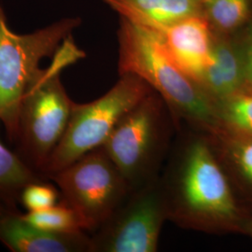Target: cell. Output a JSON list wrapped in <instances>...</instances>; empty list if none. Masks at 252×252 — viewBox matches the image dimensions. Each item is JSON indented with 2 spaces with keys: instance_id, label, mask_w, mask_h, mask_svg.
<instances>
[{
  "instance_id": "cell-1",
  "label": "cell",
  "mask_w": 252,
  "mask_h": 252,
  "mask_svg": "<svg viewBox=\"0 0 252 252\" xmlns=\"http://www.w3.org/2000/svg\"><path fill=\"white\" fill-rule=\"evenodd\" d=\"M161 180L168 220L206 234H242L249 209L235 194L206 132L180 126Z\"/></svg>"
},
{
  "instance_id": "cell-2",
  "label": "cell",
  "mask_w": 252,
  "mask_h": 252,
  "mask_svg": "<svg viewBox=\"0 0 252 252\" xmlns=\"http://www.w3.org/2000/svg\"><path fill=\"white\" fill-rule=\"evenodd\" d=\"M119 73L139 77L168 105L178 124L209 133L216 127L212 103L165 53L158 34L121 18Z\"/></svg>"
},
{
  "instance_id": "cell-3",
  "label": "cell",
  "mask_w": 252,
  "mask_h": 252,
  "mask_svg": "<svg viewBox=\"0 0 252 252\" xmlns=\"http://www.w3.org/2000/svg\"><path fill=\"white\" fill-rule=\"evenodd\" d=\"M82 55L71 36H68L54 54L52 63L40 68L31 81L20 106L14 141L17 154L43 177L46 164L63 137L75 105L63 88L60 75Z\"/></svg>"
},
{
  "instance_id": "cell-4",
  "label": "cell",
  "mask_w": 252,
  "mask_h": 252,
  "mask_svg": "<svg viewBox=\"0 0 252 252\" xmlns=\"http://www.w3.org/2000/svg\"><path fill=\"white\" fill-rule=\"evenodd\" d=\"M180 125L155 91L127 112L102 147L130 189L158 180Z\"/></svg>"
},
{
  "instance_id": "cell-5",
  "label": "cell",
  "mask_w": 252,
  "mask_h": 252,
  "mask_svg": "<svg viewBox=\"0 0 252 252\" xmlns=\"http://www.w3.org/2000/svg\"><path fill=\"white\" fill-rule=\"evenodd\" d=\"M79 24L78 19H63L33 33L19 35L9 28L0 6V121L10 141L16 139L20 106L40 69V61L53 58Z\"/></svg>"
},
{
  "instance_id": "cell-6",
  "label": "cell",
  "mask_w": 252,
  "mask_h": 252,
  "mask_svg": "<svg viewBox=\"0 0 252 252\" xmlns=\"http://www.w3.org/2000/svg\"><path fill=\"white\" fill-rule=\"evenodd\" d=\"M120 76L116 84L103 96L87 104L75 103L63 137L46 164L43 174L47 179L102 147L122 118L154 91L135 75Z\"/></svg>"
},
{
  "instance_id": "cell-7",
  "label": "cell",
  "mask_w": 252,
  "mask_h": 252,
  "mask_svg": "<svg viewBox=\"0 0 252 252\" xmlns=\"http://www.w3.org/2000/svg\"><path fill=\"white\" fill-rule=\"evenodd\" d=\"M48 179L57 185L61 200L81 216L87 233L96 231L131 190L103 147L84 154Z\"/></svg>"
},
{
  "instance_id": "cell-8",
  "label": "cell",
  "mask_w": 252,
  "mask_h": 252,
  "mask_svg": "<svg viewBox=\"0 0 252 252\" xmlns=\"http://www.w3.org/2000/svg\"><path fill=\"white\" fill-rule=\"evenodd\" d=\"M168 210L161 177L131 189L113 214L92 233V252L158 251Z\"/></svg>"
},
{
  "instance_id": "cell-9",
  "label": "cell",
  "mask_w": 252,
  "mask_h": 252,
  "mask_svg": "<svg viewBox=\"0 0 252 252\" xmlns=\"http://www.w3.org/2000/svg\"><path fill=\"white\" fill-rule=\"evenodd\" d=\"M0 241L15 252H92L87 232L51 233L30 224L16 205L0 200Z\"/></svg>"
},
{
  "instance_id": "cell-10",
  "label": "cell",
  "mask_w": 252,
  "mask_h": 252,
  "mask_svg": "<svg viewBox=\"0 0 252 252\" xmlns=\"http://www.w3.org/2000/svg\"><path fill=\"white\" fill-rule=\"evenodd\" d=\"M158 36L169 58L197 83L213 60L214 31L206 15L183 19Z\"/></svg>"
},
{
  "instance_id": "cell-11",
  "label": "cell",
  "mask_w": 252,
  "mask_h": 252,
  "mask_svg": "<svg viewBox=\"0 0 252 252\" xmlns=\"http://www.w3.org/2000/svg\"><path fill=\"white\" fill-rule=\"evenodd\" d=\"M245 81L242 47L235 35L214 32L213 60L197 84L214 105L241 92Z\"/></svg>"
},
{
  "instance_id": "cell-12",
  "label": "cell",
  "mask_w": 252,
  "mask_h": 252,
  "mask_svg": "<svg viewBox=\"0 0 252 252\" xmlns=\"http://www.w3.org/2000/svg\"><path fill=\"white\" fill-rule=\"evenodd\" d=\"M207 134L235 194L245 207L252 209V135L219 127Z\"/></svg>"
},
{
  "instance_id": "cell-13",
  "label": "cell",
  "mask_w": 252,
  "mask_h": 252,
  "mask_svg": "<svg viewBox=\"0 0 252 252\" xmlns=\"http://www.w3.org/2000/svg\"><path fill=\"white\" fill-rule=\"evenodd\" d=\"M121 18L156 34L192 15L204 13L203 0H103Z\"/></svg>"
},
{
  "instance_id": "cell-14",
  "label": "cell",
  "mask_w": 252,
  "mask_h": 252,
  "mask_svg": "<svg viewBox=\"0 0 252 252\" xmlns=\"http://www.w3.org/2000/svg\"><path fill=\"white\" fill-rule=\"evenodd\" d=\"M203 9L217 34L235 35L252 23V0H203Z\"/></svg>"
},
{
  "instance_id": "cell-15",
  "label": "cell",
  "mask_w": 252,
  "mask_h": 252,
  "mask_svg": "<svg viewBox=\"0 0 252 252\" xmlns=\"http://www.w3.org/2000/svg\"><path fill=\"white\" fill-rule=\"evenodd\" d=\"M48 180L33 170L17 153L0 143V200L16 205L24 188L35 181Z\"/></svg>"
},
{
  "instance_id": "cell-16",
  "label": "cell",
  "mask_w": 252,
  "mask_h": 252,
  "mask_svg": "<svg viewBox=\"0 0 252 252\" xmlns=\"http://www.w3.org/2000/svg\"><path fill=\"white\" fill-rule=\"evenodd\" d=\"M213 108L216 127L252 135V94H234L215 103Z\"/></svg>"
},
{
  "instance_id": "cell-17",
  "label": "cell",
  "mask_w": 252,
  "mask_h": 252,
  "mask_svg": "<svg viewBox=\"0 0 252 252\" xmlns=\"http://www.w3.org/2000/svg\"><path fill=\"white\" fill-rule=\"evenodd\" d=\"M24 218L30 224L51 233L87 232L81 216L62 200L43 210L27 212Z\"/></svg>"
},
{
  "instance_id": "cell-18",
  "label": "cell",
  "mask_w": 252,
  "mask_h": 252,
  "mask_svg": "<svg viewBox=\"0 0 252 252\" xmlns=\"http://www.w3.org/2000/svg\"><path fill=\"white\" fill-rule=\"evenodd\" d=\"M49 180H38L27 185L21 192V204L28 212L39 211L53 207L61 200L60 190Z\"/></svg>"
},
{
  "instance_id": "cell-19",
  "label": "cell",
  "mask_w": 252,
  "mask_h": 252,
  "mask_svg": "<svg viewBox=\"0 0 252 252\" xmlns=\"http://www.w3.org/2000/svg\"><path fill=\"white\" fill-rule=\"evenodd\" d=\"M240 44L242 47L244 58L245 81L241 92L252 94V27L245 28L238 33ZM240 93V92H239Z\"/></svg>"
},
{
  "instance_id": "cell-20",
  "label": "cell",
  "mask_w": 252,
  "mask_h": 252,
  "mask_svg": "<svg viewBox=\"0 0 252 252\" xmlns=\"http://www.w3.org/2000/svg\"><path fill=\"white\" fill-rule=\"evenodd\" d=\"M242 234L249 235L252 238V209H249L248 216L246 218V220L244 223Z\"/></svg>"
},
{
  "instance_id": "cell-21",
  "label": "cell",
  "mask_w": 252,
  "mask_h": 252,
  "mask_svg": "<svg viewBox=\"0 0 252 252\" xmlns=\"http://www.w3.org/2000/svg\"><path fill=\"white\" fill-rule=\"evenodd\" d=\"M251 26H252V24H251Z\"/></svg>"
}]
</instances>
